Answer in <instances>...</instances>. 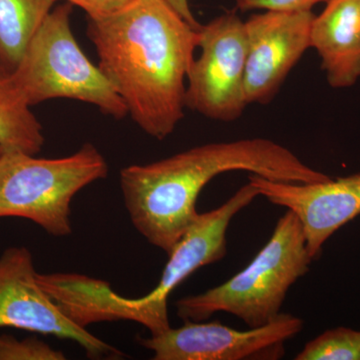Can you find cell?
<instances>
[{"mask_svg": "<svg viewBox=\"0 0 360 360\" xmlns=\"http://www.w3.org/2000/svg\"><path fill=\"white\" fill-rule=\"evenodd\" d=\"M71 13L72 6L68 2L53 7L11 72L14 84L30 106L51 99H75L122 120L129 115L127 106L103 70L78 45Z\"/></svg>", "mask_w": 360, "mask_h": 360, "instance_id": "obj_6", "label": "cell"}, {"mask_svg": "<svg viewBox=\"0 0 360 360\" xmlns=\"http://www.w3.org/2000/svg\"><path fill=\"white\" fill-rule=\"evenodd\" d=\"M259 196L248 182L226 202L212 212L198 213L168 255L158 285L141 298H124L110 283L91 277L75 276L65 296L66 311L78 326L97 322L131 321L146 326L151 335L170 328L168 300L172 291L196 270L214 264L227 252L226 232L232 219Z\"/></svg>", "mask_w": 360, "mask_h": 360, "instance_id": "obj_3", "label": "cell"}, {"mask_svg": "<svg viewBox=\"0 0 360 360\" xmlns=\"http://www.w3.org/2000/svg\"><path fill=\"white\" fill-rule=\"evenodd\" d=\"M65 354L37 338L0 335V360H65Z\"/></svg>", "mask_w": 360, "mask_h": 360, "instance_id": "obj_16", "label": "cell"}, {"mask_svg": "<svg viewBox=\"0 0 360 360\" xmlns=\"http://www.w3.org/2000/svg\"><path fill=\"white\" fill-rule=\"evenodd\" d=\"M231 172L293 184L330 179L290 149L257 137L212 142L155 162L129 165L120 172V182L135 229L168 255L198 217L201 191L217 175Z\"/></svg>", "mask_w": 360, "mask_h": 360, "instance_id": "obj_2", "label": "cell"}, {"mask_svg": "<svg viewBox=\"0 0 360 360\" xmlns=\"http://www.w3.org/2000/svg\"><path fill=\"white\" fill-rule=\"evenodd\" d=\"M200 28L165 0H129L115 13L89 18L87 37L99 68L134 122L158 141L184 117L187 75Z\"/></svg>", "mask_w": 360, "mask_h": 360, "instance_id": "obj_1", "label": "cell"}, {"mask_svg": "<svg viewBox=\"0 0 360 360\" xmlns=\"http://www.w3.org/2000/svg\"><path fill=\"white\" fill-rule=\"evenodd\" d=\"M303 321L290 314L248 330L229 328L219 321H184L139 343L155 360H276L285 354V342L300 333Z\"/></svg>", "mask_w": 360, "mask_h": 360, "instance_id": "obj_8", "label": "cell"}, {"mask_svg": "<svg viewBox=\"0 0 360 360\" xmlns=\"http://www.w3.org/2000/svg\"><path fill=\"white\" fill-rule=\"evenodd\" d=\"M248 179L259 195L295 213L312 259L335 231L360 214V174L315 184L276 181L253 174Z\"/></svg>", "mask_w": 360, "mask_h": 360, "instance_id": "obj_11", "label": "cell"}, {"mask_svg": "<svg viewBox=\"0 0 360 360\" xmlns=\"http://www.w3.org/2000/svg\"><path fill=\"white\" fill-rule=\"evenodd\" d=\"M200 35V56L187 75L186 108L217 122H234L248 105L245 21L231 11L201 25Z\"/></svg>", "mask_w": 360, "mask_h": 360, "instance_id": "obj_7", "label": "cell"}, {"mask_svg": "<svg viewBox=\"0 0 360 360\" xmlns=\"http://www.w3.org/2000/svg\"><path fill=\"white\" fill-rule=\"evenodd\" d=\"M312 260L302 224L288 210L245 269L205 292L180 298L175 303L177 316L184 321H205L226 312L248 328L265 326L281 314L288 290L307 274Z\"/></svg>", "mask_w": 360, "mask_h": 360, "instance_id": "obj_4", "label": "cell"}, {"mask_svg": "<svg viewBox=\"0 0 360 360\" xmlns=\"http://www.w3.org/2000/svg\"><path fill=\"white\" fill-rule=\"evenodd\" d=\"M0 328L75 341L94 359L123 356L61 311L40 285L32 253L25 246L7 248L0 257Z\"/></svg>", "mask_w": 360, "mask_h": 360, "instance_id": "obj_9", "label": "cell"}, {"mask_svg": "<svg viewBox=\"0 0 360 360\" xmlns=\"http://www.w3.org/2000/svg\"><path fill=\"white\" fill-rule=\"evenodd\" d=\"M312 11H264L245 21L248 104L274 99L292 68L310 49Z\"/></svg>", "mask_w": 360, "mask_h": 360, "instance_id": "obj_10", "label": "cell"}, {"mask_svg": "<svg viewBox=\"0 0 360 360\" xmlns=\"http://www.w3.org/2000/svg\"><path fill=\"white\" fill-rule=\"evenodd\" d=\"M101 151L85 143L73 155L37 158L21 151L0 153V219L30 220L56 238L72 232L70 206L82 189L105 179Z\"/></svg>", "mask_w": 360, "mask_h": 360, "instance_id": "obj_5", "label": "cell"}, {"mask_svg": "<svg viewBox=\"0 0 360 360\" xmlns=\"http://www.w3.org/2000/svg\"><path fill=\"white\" fill-rule=\"evenodd\" d=\"M296 360H360V331L330 329L304 345Z\"/></svg>", "mask_w": 360, "mask_h": 360, "instance_id": "obj_15", "label": "cell"}, {"mask_svg": "<svg viewBox=\"0 0 360 360\" xmlns=\"http://www.w3.org/2000/svg\"><path fill=\"white\" fill-rule=\"evenodd\" d=\"M236 6L248 11H311L312 7L328 0H236Z\"/></svg>", "mask_w": 360, "mask_h": 360, "instance_id": "obj_17", "label": "cell"}, {"mask_svg": "<svg viewBox=\"0 0 360 360\" xmlns=\"http://www.w3.org/2000/svg\"><path fill=\"white\" fill-rule=\"evenodd\" d=\"M58 0H0V68L13 72Z\"/></svg>", "mask_w": 360, "mask_h": 360, "instance_id": "obj_13", "label": "cell"}, {"mask_svg": "<svg viewBox=\"0 0 360 360\" xmlns=\"http://www.w3.org/2000/svg\"><path fill=\"white\" fill-rule=\"evenodd\" d=\"M310 30V49L321 60L333 89L354 86L360 78V0H328Z\"/></svg>", "mask_w": 360, "mask_h": 360, "instance_id": "obj_12", "label": "cell"}, {"mask_svg": "<svg viewBox=\"0 0 360 360\" xmlns=\"http://www.w3.org/2000/svg\"><path fill=\"white\" fill-rule=\"evenodd\" d=\"M14 84L11 72L0 68V150L37 155L44 143L42 127Z\"/></svg>", "mask_w": 360, "mask_h": 360, "instance_id": "obj_14", "label": "cell"}, {"mask_svg": "<svg viewBox=\"0 0 360 360\" xmlns=\"http://www.w3.org/2000/svg\"><path fill=\"white\" fill-rule=\"evenodd\" d=\"M59 1V0H58ZM86 13L89 18H101L118 11L129 0H63Z\"/></svg>", "mask_w": 360, "mask_h": 360, "instance_id": "obj_18", "label": "cell"}, {"mask_svg": "<svg viewBox=\"0 0 360 360\" xmlns=\"http://www.w3.org/2000/svg\"><path fill=\"white\" fill-rule=\"evenodd\" d=\"M0 153H1V150H0Z\"/></svg>", "mask_w": 360, "mask_h": 360, "instance_id": "obj_20", "label": "cell"}, {"mask_svg": "<svg viewBox=\"0 0 360 360\" xmlns=\"http://www.w3.org/2000/svg\"><path fill=\"white\" fill-rule=\"evenodd\" d=\"M165 1L169 4L177 13L180 14L189 25L198 30L200 27L201 25L196 20L191 6H189L188 0H165Z\"/></svg>", "mask_w": 360, "mask_h": 360, "instance_id": "obj_19", "label": "cell"}]
</instances>
